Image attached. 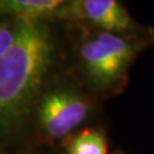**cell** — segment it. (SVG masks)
Wrapping results in <instances>:
<instances>
[{"instance_id": "1", "label": "cell", "mask_w": 154, "mask_h": 154, "mask_svg": "<svg viewBox=\"0 0 154 154\" xmlns=\"http://www.w3.org/2000/svg\"><path fill=\"white\" fill-rule=\"evenodd\" d=\"M18 22L16 42L0 57V130L5 140L31 119L60 56V40L47 18L18 17Z\"/></svg>"}, {"instance_id": "2", "label": "cell", "mask_w": 154, "mask_h": 154, "mask_svg": "<svg viewBox=\"0 0 154 154\" xmlns=\"http://www.w3.org/2000/svg\"><path fill=\"white\" fill-rule=\"evenodd\" d=\"M74 24V54L82 86L95 97H110L125 89L134 62L153 42L154 33L118 34Z\"/></svg>"}, {"instance_id": "3", "label": "cell", "mask_w": 154, "mask_h": 154, "mask_svg": "<svg viewBox=\"0 0 154 154\" xmlns=\"http://www.w3.org/2000/svg\"><path fill=\"white\" fill-rule=\"evenodd\" d=\"M94 98L78 82L51 80L32 113L38 136L47 143L64 140L91 116Z\"/></svg>"}, {"instance_id": "4", "label": "cell", "mask_w": 154, "mask_h": 154, "mask_svg": "<svg viewBox=\"0 0 154 154\" xmlns=\"http://www.w3.org/2000/svg\"><path fill=\"white\" fill-rule=\"evenodd\" d=\"M58 17L125 35L143 34L149 31L130 16L120 0H79L66 5Z\"/></svg>"}, {"instance_id": "5", "label": "cell", "mask_w": 154, "mask_h": 154, "mask_svg": "<svg viewBox=\"0 0 154 154\" xmlns=\"http://www.w3.org/2000/svg\"><path fill=\"white\" fill-rule=\"evenodd\" d=\"M66 6V0H0L2 16L48 18L57 16Z\"/></svg>"}, {"instance_id": "6", "label": "cell", "mask_w": 154, "mask_h": 154, "mask_svg": "<svg viewBox=\"0 0 154 154\" xmlns=\"http://www.w3.org/2000/svg\"><path fill=\"white\" fill-rule=\"evenodd\" d=\"M63 154H106L107 139L103 130L83 128L61 142Z\"/></svg>"}, {"instance_id": "7", "label": "cell", "mask_w": 154, "mask_h": 154, "mask_svg": "<svg viewBox=\"0 0 154 154\" xmlns=\"http://www.w3.org/2000/svg\"><path fill=\"white\" fill-rule=\"evenodd\" d=\"M2 17L0 23V57L5 56L14 47L20 32L18 17Z\"/></svg>"}, {"instance_id": "8", "label": "cell", "mask_w": 154, "mask_h": 154, "mask_svg": "<svg viewBox=\"0 0 154 154\" xmlns=\"http://www.w3.org/2000/svg\"><path fill=\"white\" fill-rule=\"evenodd\" d=\"M79 0H66V5H71V4H74Z\"/></svg>"}, {"instance_id": "9", "label": "cell", "mask_w": 154, "mask_h": 154, "mask_svg": "<svg viewBox=\"0 0 154 154\" xmlns=\"http://www.w3.org/2000/svg\"><path fill=\"white\" fill-rule=\"evenodd\" d=\"M116 154H123V153H116Z\"/></svg>"}]
</instances>
